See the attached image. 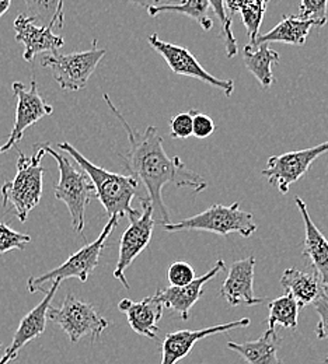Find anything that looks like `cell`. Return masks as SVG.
Segmentation results:
<instances>
[{
  "mask_svg": "<svg viewBox=\"0 0 328 364\" xmlns=\"http://www.w3.org/2000/svg\"><path fill=\"white\" fill-rule=\"evenodd\" d=\"M104 101L122 124L129 140L125 167L128 168L129 176L144 188L146 196L141 199L152 205L153 219L156 223L163 226L170 223V215L162 195L163 188L173 183L177 188H188L192 192L199 193L206 189L208 182L187 167L179 156L170 157L166 153L163 147V137L159 135L156 127L150 125L144 132H137L114 105L108 94H104Z\"/></svg>",
  "mask_w": 328,
  "mask_h": 364,
  "instance_id": "6da1fadb",
  "label": "cell"
},
{
  "mask_svg": "<svg viewBox=\"0 0 328 364\" xmlns=\"http://www.w3.org/2000/svg\"><path fill=\"white\" fill-rule=\"evenodd\" d=\"M0 348H1V343H0Z\"/></svg>",
  "mask_w": 328,
  "mask_h": 364,
  "instance_id": "74e56055",
  "label": "cell"
},
{
  "mask_svg": "<svg viewBox=\"0 0 328 364\" xmlns=\"http://www.w3.org/2000/svg\"><path fill=\"white\" fill-rule=\"evenodd\" d=\"M36 149L37 150L33 157L26 156L17 149V174L13 180L4 182L1 186L3 206H11L21 223H24L30 212L38 206L44 191L43 178L46 168L41 163L47 153L43 144Z\"/></svg>",
  "mask_w": 328,
  "mask_h": 364,
  "instance_id": "3957f363",
  "label": "cell"
},
{
  "mask_svg": "<svg viewBox=\"0 0 328 364\" xmlns=\"http://www.w3.org/2000/svg\"><path fill=\"white\" fill-rule=\"evenodd\" d=\"M11 0H0V17L10 9Z\"/></svg>",
  "mask_w": 328,
  "mask_h": 364,
  "instance_id": "d590c367",
  "label": "cell"
},
{
  "mask_svg": "<svg viewBox=\"0 0 328 364\" xmlns=\"http://www.w3.org/2000/svg\"><path fill=\"white\" fill-rule=\"evenodd\" d=\"M127 1L142 6V7H144L147 10V9H153V7H159V6L179 4V3H181L184 0H127Z\"/></svg>",
  "mask_w": 328,
  "mask_h": 364,
  "instance_id": "e575fe53",
  "label": "cell"
},
{
  "mask_svg": "<svg viewBox=\"0 0 328 364\" xmlns=\"http://www.w3.org/2000/svg\"><path fill=\"white\" fill-rule=\"evenodd\" d=\"M167 279H169L170 286L181 287V286H187L191 282H194L196 279V276H195L194 268L188 262L177 261L169 267Z\"/></svg>",
  "mask_w": 328,
  "mask_h": 364,
  "instance_id": "4dcf8cb0",
  "label": "cell"
},
{
  "mask_svg": "<svg viewBox=\"0 0 328 364\" xmlns=\"http://www.w3.org/2000/svg\"><path fill=\"white\" fill-rule=\"evenodd\" d=\"M216 131V125L206 114L194 109L192 115V135L196 139H206Z\"/></svg>",
  "mask_w": 328,
  "mask_h": 364,
  "instance_id": "d6a6232c",
  "label": "cell"
},
{
  "mask_svg": "<svg viewBox=\"0 0 328 364\" xmlns=\"http://www.w3.org/2000/svg\"><path fill=\"white\" fill-rule=\"evenodd\" d=\"M250 322L251 321L248 318H240L232 321V322L203 328V329H196V331L183 329V331L170 332L166 335V338L162 343V362L160 364H177L184 358H187L188 355L191 353V350L194 349V346L199 341H202L208 336H212V335L226 333V332L233 331L237 328L248 326Z\"/></svg>",
  "mask_w": 328,
  "mask_h": 364,
  "instance_id": "5bb4252c",
  "label": "cell"
},
{
  "mask_svg": "<svg viewBox=\"0 0 328 364\" xmlns=\"http://www.w3.org/2000/svg\"><path fill=\"white\" fill-rule=\"evenodd\" d=\"M314 24L307 20H302L297 16H285L273 30L265 34H258L254 41L250 43L251 46L270 43H281L289 46H303L306 38Z\"/></svg>",
  "mask_w": 328,
  "mask_h": 364,
  "instance_id": "7402d4cb",
  "label": "cell"
},
{
  "mask_svg": "<svg viewBox=\"0 0 328 364\" xmlns=\"http://www.w3.org/2000/svg\"><path fill=\"white\" fill-rule=\"evenodd\" d=\"M105 52L107 49L98 48L97 40H93V46L89 50L68 55L55 52L49 56H44L41 59V65L52 70L53 77L62 90H82L88 86L89 79Z\"/></svg>",
  "mask_w": 328,
  "mask_h": 364,
  "instance_id": "ba28073f",
  "label": "cell"
},
{
  "mask_svg": "<svg viewBox=\"0 0 328 364\" xmlns=\"http://www.w3.org/2000/svg\"><path fill=\"white\" fill-rule=\"evenodd\" d=\"M58 147L70 154L82 170L90 177L95 188L97 199L101 202L110 218H129L137 212V209L132 208V200L138 193L139 183L134 177L111 173L95 166L68 141L59 143Z\"/></svg>",
  "mask_w": 328,
  "mask_h": 364,
  "instance_id": "7a4b0ae2",
  "label": "cell"
},
{
  "mask_svg": "<svg viewBox=\"0 0 328 364\" xmlns=\"http://www.w3.org/2000/svg\"><path fill=\"white\" fill-rule=\"evenodd\" d=\"M141 212H135L131 215L129 226L124 231L120 240V255L114 269V277L118 279L122 286L129 290V283L127 280L125 272L131 267V264L141 255L143 250L149 245L154 228V219H153V208L149 202L141 199Z\"/></svg>",
  "mask_w": 328,
  "mask_h": 364,
  "instance_id": "9c48e42d",
  "label": "cell"
},
{
  "mask_svg": "<svg viewBox=\"0 0 328 364\" xmlns=\"http://www.w3.org/2000/svg\"><path fill=\"white\" fill-rule=\"evenodd\" d=\"M27 4L26 16L31 17L37 26L63 27L65 11L63 0H24Z\"/></svg>",
  "mask_w": 328,
  "mask_h": 364,
  "instance_id": "d4e9b609",
  "label": "cell"
},
{
  "mask_svg": "<svg viewBox=\"0 0 328 364\" xmlns=\"http://www.w3.org/2000/svg\"><path fill=\"white\" fill-rule=\"evenodd\" d=\"M281 286L295 297L299 309L313 304L320 296L327 293L316 273L302 272L295 268H289L283 272Z\"/></svg>",
  "mask_w": 328,
  "mask_h": 364,
  "instance_id": "44dd1931",
  "label": "cell"
},
{
  "mask_svg": "<svg viewBox=\"0 0 328 364\" xmlns=\"http://www.w3.org/2000/svg\"><path fill=\"white\" fill-rule=\"evenodd\" d=\"M13 91L17 97L16 121L9 140L0 146V153H6L11 147H16V144L24 136L27 128L53 112V108L41 97L36 80L31 82V87L28 90L24 89L23 83L14 82Z\"/></svg>",
  "mask_w": 328,
  "mask_h": 364,
  "instance_id": "7c38bea8",
  "label": "cell"
},
{
  "mask_svg": "<svg viewBox=\"0 0 328 364\" xmlns=\"http://www.w3.org/2000/svg\"><path fill=\"white\" fill-rule=\"evenodd\" d=\"M209 10L211 6L208 0H184L179 4H167L147 9V13L152 17H156L162 13H181L195 20L203 31H211L213 27V20L209 17Z\"/></svg>",
  "mask_w": 328,
  "mask_h": 364,
  "instance_id": "cb8c5ba5",
  "label": "cell"
},
{
  "mask_svg": "<svg viewBox=\"0 0 328 364\" xmlns=\"http://www.w3.org/2000/svg\"><path fill=\"white\" fill-rule=\"evenodd\" d=\"M267 3L268 0H226V9L232 10L231 16L235 11L241 13L251 41L258 36V28L261 26Z\"/></svg>",
  "mask_w": 328,
  "mask_h": 364,
  "instance_id": "4316f807",
  "label": "cell"
},
{
  "mask_svg": "<svg viewBox=\"0 0 328 364\" xmlns=\"http://www.w3.org/2000/svg\"><path fill=\"white\" fill-rule=\"evenodd\" d=\"M60 280H55L51 283L49 289L46 293V297L43 299V301L36 306L27 316H24L23 319L20 321L18 328L16 329L11 343L10 346L6 349L4 355L0 359V364H9L13 360L17 359V356L20 355L21 349L36 341L37 338H40L44 332H46V326H47V313L51 307V303L56 294V291L59 290L60 286Z\"/></svg>",
  "mask_w": 328,
  "mask_h": 364,
  "instance_id": "4fadbf2b",
  "label": "cell"
},
{
  "mask_svg": "<svg viewBox=\"0 0 328 364\" xmlns=\"http://www.w3.org/2000/svg\"><path fill=\"white\" fill-rule=\"evenodd\" d=\"M166 231H208L219 235H229L237 232L241 237H251L257 231V223L250 212L240 209V203L236 202L231 206L212 205L206 210L184 219L179 223H167L163 226Z\"/></svg>",
  "mask_w": 328,
  "mask_h": 364,
  "instance_id": "8992f818",
  "label": "cell"
},
{
  "mask_svg": "<svg viewBox=\"0 0 328 364\" xmlns=\"http://www.w3.org/2000/svg\"><path fill=\"white\" fill-rule=\"evenodd\" d=\"M147 43L163 59L167 62L169 68L173 73L180 76H188L203 82L218 90L223 91L225 95L231 97L235 91V82L231 79H218L216 76L206 72L198 59L184 46H176L160 40L157 34H152L147 37Z\"/></svg>",
  "mask_w": 328,
  "mask_h": 364,
  "instance_id": "30bf717a",
  "label": "cell"
},
{
  "mask_svg": "<svg viewBox=\"0 0 328 364\" xmlns=\"http://www.w3.org/2000/svg\"><path fill=\"white\" fill-rule=\"evenodd\" d=\"M31 242L28 234L17 232L4 223H0V255H4L13 250H26V245Z\"/></svg>",
  "mask_w": 328,
  "mask_h": 364,
  "instance_id": "f546056e",
  "label": "cell"
},
{
  "mask_svg": "<svg viewBox=\"0 0 328 364\" xmlns=\"http://www.w3.org/2000/svg\"><path fill=\"white\" fill-rule=\"evenodd\" d=\"M295 203L297 205L303 223H305V244L303 257L309 258L316 274L320 277L323 286L328 290V240L319 228L313 223L307 206L302 198L296 196Z\"/></svg>",
  "mask_w": 328,
  "mask_h": 364,
  "instance_id": "d6986e66",
  "label": "cell"
},
{
  "mask_svg": "<svg viewBox=\"0 0 328 364\" xmlns=\"http://www.w3.org/2000/svg\"><path fill=\"white\" fill-rule=\"evenodd\" d=\"M225 269H226L225 261L219 259L209 272L205 273L201 277H196L187 286H181V287L170 286L166 289H159L154 296L163 303L164 309L174 311L176 314L180 316L181 319H188L191 309L198 303V300L203 294L205 284L219 273L223 272Z\"/></svg>",
  "mask_w": 328,
  "mask_h": 364,
  "instance_id": "9a60e30c",
  "label": "cell"
},
{
  "mask_svg": "<svg viewBox=\"0 0 328 364\" xmlns=\"http://www.w3.org/2000/svg\"><path fill=\"white\" fill-rule=\"evenodd\" d=\"M314 310L319 316V323L316 326V335L319 339H328V296L324 293L314 303Z\"/></svg>",
  "mask_w": 328,
  "mask_h": 364,
  "instance_id": "836d02e7",
  "label": "cell"
},
{
  "mask_svg": "<svg viewBox=\"0 0 328 364\" xmlns=\"http://www.w3.org/2000/svg\"><path fill=\"white\" fill-rule=\"evenodd\" d=\"M254 257L236 261L231 265L228 277L221 289V296L229 303V306L251 307L263 303V299H258L254 294Z\"/></svg>",
  "mask_w": 328,
  "mask_h": 364,
  "instance_id": "e0dca14e",
  "label": "cell"
},
{
  "mask_svg": "<svg viewBox=\"0 0 328 364\" xmlns=\"http://www.w3.org/2000/svg\"><path fill=\"white\" fill-rule=\"evenodd\" d=\"M208 3L212 7L213 13L216 14L218 20L221 21L222 36L225 38V46H226V53L229 58H233L237 53V43L232 30V17L228 14L226 0H208Z\"/></svg>",
  "mask_w": 328,
  "mask_h": 364,
  "instance_id": "83f0119b",
  "label": "cell"
},
{
  "mask_svg": "<svg viewBox=\"0 0 328 364\" xmlns=\"http://www.w3.org/2000/svg\"><path fill=\"white\" fill-rule=\"evenodd\" d=\"M52 28L51 26H37V23L24 13L17 16L14 20L16 41L24 46L23 58L26 62H33L37 55L44 52L55 53L65 46L63 38L55 36Z\"/></svg>",
  "mask_w": 328,
  "mask_h": 364,
  "instance_id": "2e32d148",
  "label": "cell"
},
{
  "mask_svg": "<svg viewBox=\"0 0 328 364\" xmlns=\"http://www.w3.org/2000/svg\"><path fill=\"white\" fill-rule=\"evenodd\" d=\"M192 115L194 109L174 115L170 119V135L174 139H188L192 136Z\"/></svg>",
  "mask_w": 328,
  "mask_h": 364,
  "instance_id": "1f68e13d",
  "label": "cell"
},
{
  "mask_svg": "<svg viewBox=\"0 0 328 364\" xmlns=\"http://www.w3.org/2000/svg\"><path fill=\"white\" fill-rule=\"evenodd\" d=\"M328 0H300L297 17L312 21L314 27L327 24Z\"/></svg>",
  "mask_w": 328,
  "mask_h": 364,
  "instance_id": "f1b7e54d",
  "label": "cell"
},
{
  "mask_svg": "<svg viewBox=\"0 0 328 364\" xmlns=\"http://www.w3.org/2000/svg\"><path fill=\"white\" fill-rule=\"evenodd\" d=\"M47 317L62 328L72 343H78L85 336H90L92 342H95L108 328V321L94 306L79 300L73 294H68L60 307H49Z\"/></svg>",
  "mask_w": 328,
  "mask_h": 364,
  "instance_id": "52a82bcc",
  "label": "cell"
},
{
  "mask_svg": "<svg viewBox=\"0 0 328 364\" xmlns=\"http://www.w3.org/2000/svg\"><path fill=\"white\" fill-rule=\"evenodd\" d=\"M328 151V140L310 149L289 151L268 159L267 168L261 171L271 185L277 186L281 193H287L292 183L299 181L310 166Z\"/></svg>",
  "mask_w": 328,
  "mask_h": 364,
  "instance_id": "8fae6325",
  "label": "cell"
},
{
  "mask_svg": "<svg viewBox=\"0 0 328 364\" xmlns=\"http://www.w3.org/2000/svg\"><path fill=\"white\" fill-rule=\"evenodd\" d=\"M268 329H275V325H281L287 329L297 328L299 318V306L295 297L290 293H286L275 300H273L268 306Z\"/></svg>",
  "mask_w": 328,
  "mask_h": 364,
  "instance_id": "484cf974",
  "label": "cell"
},
{
  "mask_svg": "<svg viewBox=\"0 0 328 364\" xmlns=\"http://www.w3.org/2000/svg\"><path fill=\"white\" fill-rule=\"evenodd\" d=\"M120 223L118 216H111L107 225L102 228L101 234L94 240L93 242L85 245L80 248L78 252L70 255L60 267L44 273L37 277H30L27 280V289L30 293H37V291H47V284L51 286L52 282L55 280H65L70 277L79 279L82 283H86L89 276L93 273L94 269L100 264V257L102 254V250L105 247L107 238L110 234L115 230Z\"/></svg>",
  "mask_w": 328,
  "mask_h": 364,
  "instance_id": "5b68a950",
  "label": "cell"
},
{
  "mask_svg": "<svg viewBox=\"0 0 328 364\" xmlns=\"http://www.w3.org/2000/svg\"><path fill=\"white\" fill-rule=\"evenodd\" d=\"M281 336L275 329H267L257 341L236 343L229 342L228 349L238 353L248 364H283L278 355Z\"/></svg>",
  "mask_w": 328,
  "mask_h": 364,
  "instance_id": "ffe728a7",
  "label": "cell"
},
{
  "mask_svg": "<svg viewBox=\"0 0 328 364\" xmlns=\"http://www.w3.org/2000/svg\"><path fill=\"white\" fill-rule=\"evenodd\" d=\"M319 364H328V356L326 358V359H324V360H323V362H322V363Z\"/></svg>",
  "mask_w": 328,
  "mask_h": 364,
  "instance_id": "8d00e7d4",
  "label": "cell"
},
{
  "mask_svg": "<svg viewBox=\"0 0 328 364\" xmlns=\"http://www.w3.org/2000/svg\"><path fill=\"white\" fill-rule=\"evenodd\" d=\"M280 53L274 50L270 44H260L257 46H244L243 60L248 72L260 82L264 89H270L274 83L273 65L280 63Z\"/></svg>",
  "mask_w": 328,
  "mask_h": 364,
  "instance_id": "603a6c76",
  "label": "cell"
},
{
  "mask_svg": "<svg viewBox=\"0 0 328 364\" xmlns=\"http://www.w3.org/2000/svg\"><path fill=\"white\" fill-rule=\"evenodd\" d=\"M118 310L127 316L134 332L150 339L157 338V322L163 317L164 306L156 296L144 297L142 301L124 299L120 301Z\"/></svg>",
  "mask_w": 328,
  "mask_h": 364,
  "instance_id": "ac0fdd59",
  "label": "cell"
},
{
  "mask_svg": "<svg viewBox=\"0 0 328 364\" xmlns=\"http://www.w3.org/2000/svg\"><path fill=\"white\" fill-rule=\"evenodd\" d=\"M43 146L46 153L55 159L59 168V182L53 188L55 198L66 205L72 216L73 230L76 232H83L86 225V208L92 199L97 198L93 182L85 171L78 170L65 156L55 151L48 144Z\"/></svg>",
  "mask_w": 328,
  "mask_h": 364,
  "instance_id": "277c9868",
  "label": "cell"
}]
</instances>
